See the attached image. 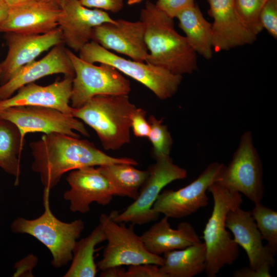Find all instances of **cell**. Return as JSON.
Segmentation results:
<instances>
[{"mask_svg":"<svg viewBox=\"0 0 277 277\" xmlns=\"http://www.w3.org/2000/svg\"><path fill=\"white\" fill-rule=\"evenodd\" d=\"M29 146L33 157L31 168L39 174L44 188L50 190L64 173L75 169L110 164H138L131 158L108 155L88 140L59 133L44 134Z\"/></svg>","mask_w":277,"mask_h":277,"instance_id":"6da1fadb","label":"cell"},{"mask_svg":"<svg viewBox=\"0 0 277 277\" xmlns=\"http://www.w3.org/2000/svg\"><path fill=\"white\" fill-rule=\"evenodd\" d=\"M140 21L145 26L146 63L181 75L197 69V53L185 36L175 30L173 18L147 1L141 10Z\"/></svg>","mask_w":277,"mask_h":277,"instance_id":"7a4b0ae2","label":"cell"},{"mask_svg":"<svg viewBox=\"0 0 277 277\" xmlns=\"http://www.w3.org/2000/svg\"><path fill=\"white\" fill-rule=\"evenodd\" d=\"M136 106L128 95H97L71 115L96 133L105 150H116L130 141L131 117Z\"/></svg>","mask_w":277,"mask_h":277,"instance_id":"3957f363","label":"cell"},{"mask_svg":"<svg viewBox=\"0 0 277 277\" xmlns=\"http://www.w3.org/2000/svg\"><path fill=\"white\" fill-rule=\"evenodd\" d=\"M208 190L211 193L213 207L203 231L206 252L205 272L208 277H215L225 265L232 264L239 255V246L227 230L225 220L228 212L241 206L242 196L217 182L212 184Z\"/></svg>","mask_w":277,"mask_h":277,"instance_id":"277c9868","label":"cell"},{"mask_svg":"<svg viewBox=\"0 0 277 277\" xmlns=\"http://www.w3.org/2000/svg\"><path fill=\"white\" fill-rule=\"evenodd\" d=\"M50 191L44 189V211L41 215L32 220L18 217L10 227L13 233L30 235L42 243L52 255V265L61 268L71 261L73 248L85 226L81 220L67 223L55 216L50 207Z\"/></svg>","mask_w":277,"mask_h":277,"instance_id":"5b68a950","label":"cell"},{"mask_svg":"<svg viewBox=\"0 0 277 277\" xmlns=\"http://www.w3.org/2000/svg\"><path fill=\"white\" fill-rule=\"evenodd\" d=\"M79 57L92 64L109 65L146 86L159 99L166 100L177 92L183 76L148 63L127 60L91 41L78 52Z\"/></svg>","mask_w":277,"mask_h":277,"instance_id":"8992f818","label":"cell"},{"mask_svg":"<svg viewBox=\"0 0 277 277\" xmlns=\"http://www.w3.org/2000/svg\"><path fill=\"white\" fill-rule=\"evenodd\" d=\"M67 52L73 64L71 106L78 108L97 95H128L130 81L113 67L104 63L99 66L87 62L72 51Z\"/></svg>","mask_w":277,"mask_h":277,"instance_id":"52a82bcc","label":"cell"},{"mask_svg":"<svg viewBox=\"0 0 277 277\" xmlns=\"http://www.w3.org/2000/svg\"><path fill=\"white\" fill-rule=\"evenodd\" d=\"M99 221L108 242L102 259L96 263L100 270L124 265H162L163 257L148 251L140 236L134 232L132 224L127 227L123 223H118L113 220L111 213L109 215L101 214Z\"/></svg>","mask_w":277,"mask_h":277,"instance_id":"ba28073f","label":"cell"},{"mask_svg":"<svg viewBox=\"0 0 277 277\" xmlns=\"http://www.w3.org/2000/svg\"><path fill=\"white\" fill-rule=\"evenodd\" d=\"M262 162L254 146L251 131L242 134L232 159L217 182L244 194L254 204L261 202L264 194Z\"/></svg>","mask_w":277,"mask_h":277,"instance_id":"9c48e42d","label":"cell"},{"mask_svg":"<svg viewBox=\"0 0 277 277\" xmlns=\"http://www.w3.org/2000/svg\"><path fill=\"white\" fill-rule=\"evenodd\" d=\"M155 160L148 170L149 175L137 197L121 213L115 211L111 213L115 222L143 225L157 220L160 214L154 212L152 207L163 189L174 181L186 177L187 171L174 164L170 156Z\"/></svg>","mask_w":277,"mask_h":277,"instance_id":"30bf717a","label":"cell"},{"mask_svg":"<svg viewBox=\"0 0 277 277\" xmlns=\"http://www.w3.org/2000/svg\"><path fill=\"white\" fill-rule=\"evenodd\" d=\"M225 166L217 162L211 163L185 187L162 191L153 205V210L168 218L182 219L206 207L208 204L206 192L212 184L220 179Z\"/></svg>","mask_w":277,"mask_h":277,"instance_id":"8fae6325","label":"cell"},{"mask_svg":"<svg viewBox=\"0 0 277 277\" xmlns=\"http://www.w3.org/2000/svg\"><path fill=\"white\" fill-rule=\"evenodd\" d=\"M0 118L13 123L19 129L22 141L29 133H59L80 137L77 131L85 136L89 134L82 122L71 115L56 109L35 106H20L0 111Z\"/></svg>","mask_w":277,"mask_h":277,"instance_id":"7c38bea8","label":"cell"},{"mask_svg":"<svg viewBox=\"0 0 277 277\" xmlns=\"http://www.w3.org/2000/svg\"><path fill=\"white\" fill-rule=\"evenodd\" d=\"M66 181L70 189L64 192L63 196L69 202L70 210L73 212H88L93 202L106 206L116 196L111 183L95 166L72 170Z\"/></svg>","mask_w":277,"mask_h":277,"instance_id":"4fadbf2b","label":"cell"},{"mask_svg":"<svg viewBox=\"0 0 277 277\" xmlns=\"http://www.w3.org/2000/svg\"><path fill=\"white\" fill-rule=\"evenodd\" d=\"M105 11L82 5L80 0H66L61 5L57 20L64 44L78 52L91 41L93 29L106 23H115Z\"/></svg>","mask_w":277,"mask_h":277,"instance_id":"5bb4252c","label":"cell"},{"mask_svg":"<svg viewBox=\"0 0 277 277\" xmlns=\"http://www.w3.org/2000/svg\"><path fill=\"white\" fill-rule=\"evenodd\" d=\"M6 33L8 50L6 58L0 63L1 85L10 80L22 67L35 61L41 53L63 43L62 32L58 27L45 34Z\"/></svg>","mask_w":277,"mask_h":277,"instance_id":"9a60e30c","label":"cell"},{"mask_svg":"<svg viewBox=\"0 0 277 277\" xmlns=\"http://www.w3.org/2000/svg\"><path fill=\"white\" fill-rule=\"evenodd\" d=\"M145 24L140 20L130 22L123 19L115 23H106L95 27L91 41L107 50L130 57L132 60L146 62L148 51L145 41Z\"/></svg>","mask_w":277,"mask_h":277,"instance_id":"2e32d148","label":"cell"},{"mask_svg":"<svg viewBox=\"0 0 277 277\" xmlns=\"http://www.w3.org/2000/svg\"><path fill=\"white\" fill-rule=\"evenodd\" d=\"M61 6L52 0H35L9 8L0 32L40 34L58 27Z\"/></svg>","mask_w":277,"mask_h":277,"instance_id":"e0dca14e","label":"cell"},{"mask_svg":"<svg viewBox=\"0 0 277 277\" xmlns=\"http://www.w3.org/2000/svg\"><path fill=\"white\" fill-rule=\"evenodd\" d=\"M212 24L213 49L216 52L252 44L256 39L244 25L234 0H207Z\"/></svg>","mask_w":277,"mask_h":277,"instance_id":"ac0fdd59","label":"cell"},{"mask_svg":"<svg viewBox=\"0 0 277 277\" xmlns=\"http://www.w3.org/2000/svg\"><path fill=\"white\" fill-rule=\"evenodd\" d=\"M225 224L236 243L246 252L250 268L258 269L265 266H274L275 255L267 245L263 244L251 212L240 207L233 208L228 212Z\"/></svg>","mask_w":277,"mask_h":277,"instance_id":"d6986e66","label":"cell"},{"mask_svg":"<svg viewBox=\"0 0 277 277\" xmlns=\"http://www.w3.org/2000/svg\"><path fill=\"white\" fill-rule=\"evenodd\" d=\"M74 77L65 76L47 86L34 83L21 87L13 96L0 100V111L20 106H35L56 109L71 115L72 107L69 105Z\"/></svg>","mask_w":277,"mask_h":277,"instance_id":"ffe728a7","label":"cell"},{"mask_svg":"<svg viewBox=\"0 0 277 277\" xmlns=\"http://www.w3.org/2000/svg\"><path fill=\"white\" fill-rule=\"evenodd\" d=\"M63 74L74 76L72 62L64 43L53 48L43 58L22 67L8 82L0 86V100L12 96L21 87L50 75Z\"/></svg>","mask_w":277,"mask_h":277,"instance_id":"44dd1931","label":"cell"},{"mask_svg":"<svg viewBox=\"0 0 277 277\" xmlns=\"http://www.w3.org/2000/svg\"><path fill=\"white\" fill-rule=\"evenodd\" d=\"M168 219L164 216L140 236L148 251L160 255L202 242L191 224L183 222L173 229Z\"/></svg>","mask_w":277,"mask_h":277,"instance_id":"7402d4cb","label":"cell"},{"mask_svg":"<svg viewBox=\"0 0 277 277\" xmlns=\"http://www.w3.org/2000/svg\"><path fill=\"white\" fill-rule=\"evenodd\" d=\"M163 254L160 268L165 277H193L205 271L206 252L203 242Z\"/></svg>","mask_w":277,"mask_h":277,"instance_id":"603a6c76","label":"cell"},{"mask_svg":"<svg viewBox=\"0 0 277 277\" xmlns=\"http://www.w3.org/2000/svg\"><path fill=\"white\" fill-rule=\"evenodd\" d=\"M176 17L191 47L196 53L210 60L213 50L212 24L204 18L199 7L194 5L187 8Z\"/></svg>","mask_w":277,"mask_h":277,"instance_id":"cb8c5ba5","label":"cell"},{"mask_svg":"<svg viewBox=\"0 0 277 277\" xmlns=\"http://www.w3.org/2000/svg\"><path fill=\"white\" fill-rule=\"evenodd\" d=\"M106 241L102 225H98L87 237L77 241L72 252L71 264L64 277H94L97 272L94 261L95 247Z\"/></svg>","mask_w":277,"mask_h":277,"instance_id":"d4e9b609","label":"cell"},{"mask_svg":"<svg viewBox=\"0 0 277 277\" xmlns=\"http://www.w3.org/2000/svg\"><path fill=\"white\" fill-rule=\"evenodd\" d=\"M114 187L116 196L133 200L149 175V171L140 170L127 164H110L97 166Z\"/></svg>","mask_w":277,"mask_h":277,"instance_id":"484cf974","label":"cell"},{"mask_svg":"<svg viewBox=\"0 0 277 277\" xmlns=\"http://www.w3.org/2000/svg\"><path fill=\"white\" fill-rule=\"evenodd\" d=\"M24 146L18 128L0 118V168L15 177V185L19 184L20 157Z\"/></svg>","mask_w":277,"mask_h":277,"instance_id":"4316f807","label":"cell"},{"mask_svg":"<svg viewBox=\"0 0 277 277\" xmlns=\"http://www.w3.org/2000/svg\"><path fill=\"white\" fill-rule=\"evenodd\" d=\"M253 219L267 245L275 255L277 252V212L263 204H254L251 212Z\"/></svg>","mask_w":277,"mask_h":277,"instance_id":"83f0119b","label":"cell"},{"mask_svg":"<svg viewBox=\"0 0 277 277\" xmlns=\"http://www.w3.org/2000/svg\"><path fill=\"white\" fill-rule=\"evenodd\" d=\"M150 132L148 138L153 147L155 159L169 156L173 140L166 125L163 124L162 120H158L151 115L148 117Z\"/></svg>","mask_w":277,"mask_h":277,"instance_id":"f1b7e54d","label":"cell"},{"mask_svg":"<svg viewBox=\"0 0 277 277\" xmlns=\"http://www.w3.org/2000/svg\"><path fill=\"white\" fill-rule=\"evenodd\" d=\"M267 1L234 0L235 8L243 23L256 36L263 29L259 16Z\"/></svg>","mask_w":277,"mask_h":277,"instance_id":"f546056e","label":"cell"},{"mask_svg":"<svg viewBox=\"0 0 277 277\" xmlns=\"http://www.w3.org/2000/svg\"><path fill=\"white\" fill-rule=\"evenodd\" d=\"M260 23L263 29L275 39H277V0H267L259 16Z\"/></svg>","mask_w":277,"mask_h":277,"instance_id":"4dcf8cb0","label":"cell"},{"mask_svg":"<svg viewBox=\"0 0 277 277\" xmlns=\"http://www.w3.org/2000/svg\"><path fill=\"white\" fill-rule=\"evenodd\" d=\"M156 7L169 17L174 18L183 10L194 6V0H158Z\"/></svg>","mask_w":277,"mask_h":277,"instance_id":"1f68e13d","label":"cell"},{"mask_svg":"<svg viewBox=\"0 0 277 277\" xmlns=\"http://www.w3.org/2000/svg\"><path fill=\"white\" fill-rule=\"evenodd\" d=\"M124 277H165L160 266L152 264H142L129 266Z\"/></svg>","mask_w":277,"mask_h":277,"instance_id":"d6a6232c","label":"cell"},{"mask_svg":"<svg viewBox=\"0 0 277 277\" xmlns=\"http://www.w3.org/2000/svg\"><path fill=\"white\" fill-rule=\"evenodd\" d=\"M146 112L142 108H136L131 123V128L134 135L138 137H147L150 132V125L146 118Z\"/></svg>","mask_w":277,"mask_h":277,"instance_id":"836d02e7","label":"cell"},{"mask_svg":"<svg viewBox=\"0 0 277 277\" xmlns=\"http://www.w3.org/2000/svg\"><path fill=\"white\" fill-rule=\"evenodd\" d=\"M84 6L91 8L117 13L124 6V0H80Z\"/></svg>","mask_w":277,"mask_h":277,"instance_id":"e575fe53","label":"cell"},{"mask_svg":"<svg viewBox=\"0 0 277 277\" xmlns=\"http://www.w3.org/2000/svg\"><path fill=\"white\" fill-rule=\"evenodd\" d=\"M37 261L36 256L30 254L17 262L14 266L16 270L14 273L13 276H31L30 275H32V270L36 266Z\"/></svg>","mask_w":277,"mask_h":277,"instance_id":"d590c367","label":"cell"},{"mask_svg":"<svg viewBox=\"0 0 277 277\" xmlns=\"http://www.w3.org/2000/svg\"><path fill=\"white\" fill-rule=\"evenodd\" d=\"M271 267L263 266L258 269H253L249 267H244L236 270L233 274L234 277H271Z\"/></svg>","mask_w":277,"mask_h":277,"instance_id":"8d00e7d4","label":"cell"},{"mask_svg":"<svg viewBox=\"0 0 277 277\" xmlns=\"http://www.w3.org/2000/svg\"><path fill=\"white\" fill-rule=\"evenodd\" d=\"M125 269L122 266L111 267L101 271V277H124Z\"/></svg>","mask_w":277,"mask_h":277,"instance_id":"74e56055","label":"cell"},{"mask_svg":"<svg viewBox=\"0 0 277 277\" xmlns=\"http://www.w3.org/2000/svg\"><path fill=\"white\" fill-rule=\"evenodd\" d=\"M9 7L5 0H0V23L3 22L7 17Z\"/></svg>","mask_w":277,"mask_h":277,"instance_id":"f35d334b","label":"cell"},{"mask_svg":"<svg viewBox=\"0 0 277 277\" xmlns=\"http://www.w3.org/2000/svg\"><path fill=\"white\" fill-rule=\"evenodd\" d=\"M35 0H5L9 8L27 3Z\"/></svg>","mask_w":277,"mask_h":277,"instance_id":"ab89813d","label":"cell"},{"mask_svg":"<svg viewBox=\"0 0 277 277\" xmlns=\"http://www.w3.org/2000/svg\"><path fill=\"white\" fill-rule=\"evenodd\" d=\"M143 0H128L127 4L129 5H133L140 3Z\"/></svg>","mask_w":277,"mask_h":277,"instance_id":"60d3db41","label":"cell"},{"mask_svg":"<svg viewBox=\"0 0 277 277\" xmlns=\"http://www.w3.org/2000/svg\"><path fill=\"white\" fill-rule=\"evenodd\" d=\"M56 3H57L58 4H59L60 6L66 0H52Z\"/></svg>","mask_w":277,"mask_h":277,"instance_id":"b9f144b4","label":"cell"},{"mask_svg":"<svg viewBox=\"0 0 277 277\" xmlns=\"http://www.w3.org/2000/svg\"><path fill=\"white\" fill-rule=\"evenodd\" d=\"M1 73H2V69H1V66L0 64V78H1Z\"/></svg>","mask_w":277,"mask_h":277,"instance_id":"7bdbcfd3","label":"cell"}]
</instances>
